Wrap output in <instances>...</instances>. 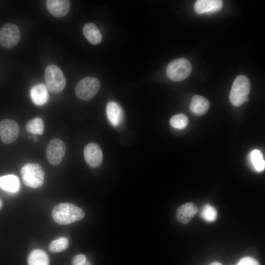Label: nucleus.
I'll return each mask as SVG.
<instances>
[{
	"instance_id": "f257e3e1",
	"label": "nucleus",
	"mask_w": 265,
	"mask_h": 265,
	"mask_svg": "<svg viewBox=\"0 0 265 265\" xmlns=\"http://www.w3.org/2000/svg\"><path fill=\"white\" fill-rule=\"evenodd\" d=\"M85 215L82 209L69 203H60L53 208L52 216L57 223L67 225L82 219Z\"/></svg>"
},
{
	"instance_id": "f03ea898",
	"label": "nucleus",
	"mask_w": 265,
	"mask_h": 265,
	"mask_svg": "<svg viewBox=\"0 0 265 265\" xmlns=\"http://www.w3.org/2000/svg\"><path fill=\"white\" fill-rule=\"evenodd\" d=\"M21 175L24 183L27 186L37 188L43 185L45 172L38 163H30L24 165L21 169Z\"/></svg>"
},
{
	"instance_id": "7ed1b4c3",
	"label": "nucleus",
	"mask_w": 265,
	"mask_h": 265,
	"mask_svg": "<svg viewBox=\"0 0 265 265\" xmlns=\"http://www.w3.org/2000/svg\"><path fill=\"white\" fill-rule=\"evenodd\" d=\"M250 90V83L247 77L237 76L235 79L229 94L231 103L235 106H241L247 98Z\"/></svg>"
},
{
	"instance_id": "20e7f679",
	"label": "nucleus",
	"mask_w": 265,
	"mask_h": 265,
	"mask_svg": "<svg viewBox=\"0 0 265 265\" xmlns=\"http://www.w3.org/2000/svg\"><path fill=\"white\" fill-rule=\"evenodd\" d=\"M44 78L47 88L51 92L54 94L59 93L65 88V76L61 70L56 65H48L45 70Z\"/></svg>"
},
{
	"instance_id": "39448f33",
	"label": "nucleus",
	"mask_w": 265,
	"mask_h": 265,
	"mask_svg": "<svg viewBox=\"0 0 265 265\" xmlns=\"http://www.w3.org/2000/svg\"><path fill=\"white\" fill-rule=\"evenodd\" d=\"M192 70L189 61L186 58H180L171 61L166 68L168 78L174 81H182L187 78Z\"/></svg>"
},
{
	"instance_id": "423d86ee",
	"label": "nucleus",
	"mask_w": 265,
	"mask_h": 265,
	"mask_svg": "<svg viewBox=\"0 0 265 265\" xmlns=\"http://www.w3.org/2000/svg\"><path fill=\"white\" fill-rule=\"evenodd\" d=\"M100 87V82L98 79L91 77H86L78 83L75 88V93L79 99L88 101L97 93Z\"/></svg>"
},
{
	"instance_id": "0eeeda50",
	"label": "nucleus",
	"mask_w": 265,
	"mask_h": 265,
	"mask_svg": "<svg viewBox=\"0 0 265 265\" xmlns=\"http://www.w3.org/2000/svg\"><path fill=\"white\" fill-rule=\"evenodd\" d=\"M21 37L18 26L12 23H6L0 28V45L10 49L16 46Z\"/></svg>"
},
{
	"instance_id": "6e6552de",
	"label": "nucleus",
	"mask_w": 265,
	"mask_h": 265,
	"mask_svg": "<svg viewBox=\"0 0 265 265\" xmlns=\"http://www.w3.org/2000/svg\"><path fill=\"white\" fill-rule=\"evenodd\" d=\"M66 146L60 139L54 138L48 143L46 155L49 162L52 165H58L64 157Z\"/></svg>"
},
{
	"instance_id": "1a4fd4ad",
	"label": "nucleus",
	"mask_w": 265,
	"mask_h": 265,
	"mask_svg": "<svg viewBox=\"0 0 265 265\" xmlns=\"http://www.w3.org/2000/svg\"><path fill=\"white\" fill-rule=\"evenodd\" d=\"M19 126L18 123L11 119H3L0 122V138L5 144H11L18 138Z\"/></svg>"
},
{
	"instance_id": "9d476101",
	"label": "nucleus",
	"mask_w": 265,
	"mask_h": 265,
	"mask_svg": "<svg viewBox=\"0 0 265 265\" xmlns=\"http://www.w3.org/2000/svg\"><path fill=\"white\" fill-rule=\"evenodd\" d=\"M83 154L86 162L91 167H97L101 164L103 153L98 144L93 142L87 144L84 148Z\"/></svg>"
},
{
	"instance_id": "9b49d317",
	"label": "nucleus",
	"mask_w": 265,
	"mask_h": 265,
	"mask_svg": "<svg viewBox=\"0 0 265 265\" xmlns=\"http://www.w3.org/2000/svg\"><path fill=\"white\" fill-rule=\"evenodd\" d=\"M46 5L49 12L57 18L66 16L70 8V2L68 0H47Z\"/></svg>"
},
{
	"instance_id": "f8f14e48",
	"label": "nucleus",
	"mask_w": 265,
	"mask_h": 265,
	"mask_svg": "<svg viewBox=\"0 0 265 265\" xmlns=\"http://www.w3.org/2000/svg\"><path fill=\"white\" fill-rule=\"evenodd\" d=\"M198 212L196 204L192 202L185 203L180 206L176 211V218L180 223H189Z\"/></svg>"
},
{
	"instance_id": "ddd939ff",
	"label": "nucleus",
	"mask_w": 265,
	"mask_h": 265,
	"mask_svg": "<svg viewBox=\"0 0 265 265\" xmlns=\"http://www.w3.org/2000/svg\"><path fill=\"white\" fill-rule=\"evenodd\" d=\"M223 2L220 0H198L194 6L195 12L199 14L211 13L220 10Z\"/></svg>"
},
{
	"instance_id": "4468645a",
	"label": "nucleus",
	"mask_w": 265,
	"mask_h": 265,
	"mask_svg": "<svg viewBox=\"0 0 265 265\" xmlns=\"http://www.w3.org/2000/svg\"><path fill=\"white\" fill-rule=\"evenodd\" d=\"M30 95L33 102L37 106L44 105L49 99L48 89L44 84H37L32 87Z\"/></svg>"
},
{
	"instance_id": "2eb2a0df",
	"label": "nucleus",
	"mask_w": 265,
	"mask_h": 265,
	"mask_svg": "<svg viewBox=\"0 0 265 265\" xmlns=\"http://www.w3.org/2000/svg\"><path fill=\"white\" fill-rule=\"evenodd\" d=\"M209 101L202 96L195 95L193 96L189 106L190 111L197 115L204 114L209 109Z\"/></svg>"
},
{
	"instance_id": "dca6fc26",
	"label": "nucleus",
	"mask_w": 265,
	"mask_h": 265,
	"mask_svg": "<svg viewBox=\"0 0 265 265\" xmlns=\"http://www.w3.org/2000/svg\"><path fill=\"white\" fill-rule=\"evenodd\" d=\"M106 111L108 119L113 126H117L121 123L123 113L120 106L116 103L112 101L108 102Z\"/></svg>"
},
{
	"instance_id": "f3484780",
	"label": "nucleus",
	"mask_w": 265,
	"mask_h": 265,
	"mask_svg": "<svg viewBox=\"0 0 265 265\" xmlns=\"http://www.w3.org/2000/svg\"><path fill=\"white\" fill-rule=\"evenodd\" d=\"M82 32L86 39L93 45H97L102 41L101 33L93 23L86 24L83 27Z\"/></svg>"
},
{
	"instance_id": "a211bd4d",
	"label": "nucleus",
	"mask_w": 265,
	"mask_h": 265,
	"mask_svg": "<svg viewBox=\"0 0 265 265\" xmlns=\"http://www.w3.org/2000/svg\"><path fill=\"white\" fill-rule=\"evenodd\" d=\"M0 187L10 192H17L20 187L18 178L14 175H7L0 177Z\"/></svg>"
},
{
	"instance_id": "6ab92c4d",
	"label": "nucleus",
	"mask_w": 265,
	"mask_h": 265,
	"mask_svg": "<svg viewBox=\"0 0 265 265\" xmlns=\"http://www.w3.org/2000/svg\"><path fill=\"white\" fill-rule=\"evenodd\" d=\"M28 265H49L48 255L43 250L36 249L29 254Z\"/></svg>"
},
{
	"instance_id": "aec40b11",
	"label": "nucleus",
	"mask_w": 265,
	"mask_h": 265,
	"mask_svg": "<svg viewBox=\"0 0 265 265\" xmlns=\"http://www.w3.org/2000/svg\"><path fill=\"white\" fill-rule=\"evenodd\" d=\"M249 160L256 171L261 172L265 169V160L260 150L255 149L252 151L249 155Z\"/></svg>"
},
{
	"instance_id": "412c9836",
	"label": "nucleus",
	"mask_w": 265,
	"mask_h": 265,
	"mask_svg": "<svg viewBox=\"0 0 265 265\" xmlns=\"http://www.w3.org/2000/svg\"><path fill=\"white\" fill-rule=\"evenodd\" d=\"M26 130L34 134H42L44 130V124L42 119L35 118L28 121L26 126Z\"/></svg>"
},
{
	"instance_id": "4be33fe9",
	"label": "nucleus",
	"mask_w": 265,
	"mask_h": 265,
	"mask_svg": "<svg viewBox=\"0 0 265 265\" xmlns=\"http://www.w3.org/2000/svg\"><path fill=\"white\" fill-rule=\"evenodd\" d=\"M68 246V239L66 237H61L50 243L49 250L52 253H56L65 250Z\"/></svg>"
},
{
	"instance_id": "5701e85b",
	"label": "nucleus",
	"mask_w": 265,
	"mask_h": 265,
	"mask_svg": "<svg viewBox=\"0 0 265 265\" xmlns=\"http://www.w3.org/2000/svg\"><path fill=\"white\" fill-rule=\"evenodd\" d=\"M200 215L204 220L212 222L216 219L217 212L213 206L206 204L202 208Z\"/></svg>"
},
{
	"instance_id": "b1692460",
	"label": "nucleus",
	"mask_w": 265,
	"mask_h": 265,
	"mask_svg": "<svg viewBox=\"0 0 265 265\" xmlns=\"http://www.w3.org/2000/svg\"><path fill=\"white\" fill-rule=\"evenodd\" d=\"M188 123V118L183 114L174 115L170 120L171 125L174 128L182 130L185 128Z\"/></svg>"
},
{
	"instance_id": "393cba45",
	"label": "nucleus",
	"mask_w": 265,
	"mask_h": 265,
	"mask_svg": "<svg viewBox=\"0 0 265 265\" xmlns=\"http://www.w3.org/2000/svg\"><path fill=\"white\" fill-rule=\"evenodd\" d=\"M72 265H92L83 254H78L74 257L72 261Z\"/></svg>"
},
{
	"instance_id": "a878e982",
	"label": "nucleus",
	"mask_w": 265,
	"mask_h": 265,
	"mask_svg": "<svg viewBox=\"0 0 265 265\" xmlns=\"http://www.w3.org/2000/svg\"><path fill=\"white\" fill-rule=\"evenodd\" d=\"M238 265H259V264L253 258L246 257L242 258Z\"/></svg>"
},
{
	"instance_id": "bb28decb",
	"label": "nucleus",
	"mask_w": 265,
	"mask_h": 265,
	"mask_svg": "<svg viewBox=\"0 0 265 265\" xmlns=\"http://www.w3.org/2000/svg\"><path fill=\"white\" fill-rule=\"evenodd\" d=\"M209 265H222L218 262H214L210 264Z\"/></svg>"
},
{
	"instance_id": "cd10ccee",
	"label": "nucleus",
	"mask_w": 265,
	"mask_h": 265,
	"mask_svg": "<svg viewBox=\"0 0 265 265\" xmlns=\"http://www.w3.org/2000/svg\"><path fill=\"white\" fill-rule=\"evenodd\" d=\"M1 206V201L0 200V208Z\"/></svg>"
}]
</instances>
